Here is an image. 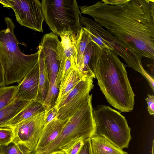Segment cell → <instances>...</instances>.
<instances>
[{"label":"cell","mask_w":154,"mask_h":154,"mask_svg":"<svg viewBox=\"0 0 154 154\" xmlns=\"http://www.w3.org/2000/svg\"><path fill=\"white\" fill-rule=\"evenodd\" d=\"M112 34L140 64L146 57L154 59V2L129 0L117 5L98 1L79 7Z\"/></svg>","instance_id":"cell-1"},{"label":"cell","mask_w":154,"mask_h":154,"mask_svg":"<svg viewBox=\"0 0 154 154\" xmlns=\"http://www.w3.org/2000/svg\"><path fill=\"white\" fill-rule=\"evenodd\" d=\"M100 57L95 73L97 84L108 103L122 112L132 111L135 95L125 65L113 51L106 48Z\"/></svg>","instance_id":"cell-2"},{"label":"cell","mask_w":154,"mask_h":154,"mask_svg":"<svg viewBox=\"0 0 154 154\" xmlns=\"http://www.w3.org/2000/svg\"><path fill=\"white\" fill-rule=\"evenodd\" d=\"M5 21L6 28L0 30V63L6 85L18 84L38 61L39 51L30 55L22 53L14 33V23L8 17Z\"/></svg>","instance_id":"cell-3"},{"label":"cell","mask_w":154,"mask_h":154,"mask_svg":"<svg viewBox=\"0 0 154 154\" xmlns=\"http://www.w3.org/2000/svg\"><path fill=\"white\" fill-rule=\"evenodd\" d=\"M90 96L69 118L58 137L46 147L34 150L30 154H51L67 149L79 139L91 138L95 134V125Z\"/></svg>","instance_id":"cell-4"},{"label":"cell","mask_w":154,"mask_h":154,"mask_svg":"<svg viewBox=\"0 0 154 154\" xmlns=\"http://www.w3.org/2000/svg\"><path fill=\"white\" fill-rule=\"evenodd\" d=\"M94 135L103 136L121 149L128 148L131 128L125 117L109 106L99 105L93 108Z\"/></svg>","instance_id":"cell-5"},{"label":"cell","mask_w":154,"mask_h":154,"mask_svg":"<svg viewBox=\"0 0 154 154\" xmlns=\"http://www.w3.org/2000/svg\"><path fill=\"white\" fill-rule=\"evenodd\" d=\"M45 20L55 34L59 36L64 29L76 35L82 26L81 14L75 0H43L41 2Z\"/></svg>","instance_id":"cell-6"},{"label":"cell","mask_w":154,"mask_h":154,"mask_svg":"<svg viewBox=\"0 0 154 154\" xmlns=\"http://www.w3.org/2000/svg\"><path fill=\"white\" fill-rule=\"evenodd\" d=\"M79 21L90 34L93 41L102 49L106 48L114 52L121 57L127 66L140 73L143 65L120 45L119 41L110 32L89 17L80 15Z\"/></svg>","instance_id":"cell-7"},{"label":"cell","mask_w":154,"mask_h":154,"mask_svg":"<svg viewBox=\"0 0 154 154\" xmlns=\"http://www.w3.org/2000/svg\"><path fill=\"white\" fill-rule=\"evenodd\" d=\"M4 7L11 8L16 20L21 25L34 31L43 32L45 20L41 2L38 0H0Z\"/></svg>","instance_id":"cell-8"},{"label":"cell","mask_w":154,"mask_h":154,"mask_svg":"<svg viewBox=\"0 0 154 154\" xmlns=\"http://www.w3.org/2000/svg\"><path fill=\"white\" fill-rule=\"evenodd\" d=\"M93 78H84L67 94L56 103L57 118L67 120L71 117L86 100L93 88Z\"/></svg>","instance_id":"cell-9"},{"label":"cell","mask_w":154,"mask_h":154,"mask_svg":"<svg viewBox=\"0 0 154 154\" xmlns=\"http://www.w3.org/2000/svg\"><path fill=\"white\" fill-rule=\"evenodd\" d=\"M45 111L23 121L13 128L12 142L24 145L32 151L39 141L45 126Z\"/></svg>","instance_id":"cell-10"},{"label":"cell","mask_w":154,"mask_h":154,"mask_svg":"<svg viewBox=\"0 0 154 154\" xmlns=\"http://www.w3.org/2000/svg\"><path fill=\"white\" fill-rule=\"evenodd\" d=\"M61 44L58 36L51 32L43 35L39 44L38 48L44 54L50 83L56 81L60 62L64 53Z\"/></svg>","instance_id":"cell-11"},{"label":"cell","mask_w":154,"mask_h":154,"mask_svg":"<svg viewBox=\"0 0 154 154\" xmlns=\"http://www.w3.org/2000/svg\"><path fill=\"white\" fill-rule=\"evenodd\" d=\"M39 67L38 60L17 85L14 98L30 101L35 100L38 86Z\"/></svg>","instance_id":"cell-12"},{"label":"cell","mask_w":154,"mask_h":154,"mask_svg":"<svg viewBox=\"0 0 154 154\" xmlns=\"http://www.w3.org/2000/svg\"><path fill=\"white\" fill-rule=\"evenodd\" d=\"M103 53V49L93 41L87 46L82 60L78 67L84 77L95 78V73L98 62Z\"/></svg>","instance_id":"cell-13"},{"label":"cell","mask_w":154,"mask_h":154,"mask_svg":"<svg viewBox=\"0 0 154 154\" xmlns=\"http://www.w3.org/2000/svg\"><path fill=\"white\" fill-rule=\"evenodd\" d=\"M67 120H62L57 118L45 126L38 143L33 150L44 148L54 140L61 132Z\"/></svg>","instance_id":"cell-14"},{"label":"cell","mask_w":154,"mask_h":154,"mask_svg":"<svg viewBox=\"0 0 154 154\" xmlns=\"http://www.w3.org/2000/svg\"><path fill=\"white\" fill-rule=\"evenodd\" d=\"M42 104L35 100L28 105L10 120L0 126V128H13L21 122L44 112Z\"/></svg>","instance_id":"cell-15"},{"label":"cell","mask_w":154,"mask_h":154,"mask_svg":"<svg viewBox=\"0 0 154 154\" xmlns=\"http://www.w3.org/2000/svg\"><path fill=\"white\" fill-rule=\"evenodd\" d=\"M39 67L38 89L35 101L43 105L49 87L48 73L43 53L38 48Z\"/></svg>","instance_id":"cell-16"},{"label":"cell","mask_w":154,"mask_h":154,"mask_svg":"<svg viewBox=\"0 0 154 154\" xmlns=\"http://www.w3.org/2000/svg\"><path fill=\"white\" fill-rule=\"evenodd\" d=\"M90 139L93 154H128L103 136L94 135Z\"/></svg>","instance_id":"cell-17"},{"label":"cell","mask_w":154,"mask_h":154,"mask_svg":"<svg viewBox=\"0 0 154 154\" xmlns=\"http://www.w3.org/2000/svg\"><path fill=\"white\" fill-rule=\"evenodd\" d=\"M84 78H85L82 75L77 66L73 67L60 85L56 103L67 94Z\"/></svg>","instance_id":"cell-18"},{"label":"cell","mask_w":154,"mask_h":154,"mask_svg":"<svg viewBox=\"0 0 154 154\" xmlns=\"http://www.w3.org/2000/svg\"><path fill=\"white\" fill-rule=\"evenodd\" d=\"M76 35L72 31L64 29L59 36L61 38V43L64 54L77 66L75 58Z\"/></svg>","instance_id":"cell-19"},{"label":"cell","mask_w":154,"mask_h":154,"mask_svg":"<svg viewBox=\"0 0 154 154\" xmlns=\"http://www.w3.org/2000/svg\"><path fill=\"white\" fill-rule=\"evenodd\" d=\"M30 101L15 99L9 104L1 109L0 126L13 118L25 108Z\"/></svg>","instance_id":"cell-20"},{"label":"cell","mask_w":154,"mask_h":154,"mask_svg":"<svg viewBox=\"0 0 154 154\" xmlns=\"http://www.w3.org/2000/svg\"><path fill=\"white\" fill-rule=\"evenodd\" d=\"M75 58L77 67L80 65L84 52L88 45L93 41L90 34L84 27L76 35Z\"/></svg>","instance_id":"cell-21"},{"label":"cell","mask_w":154,"mask_h":154,"mask_svg":"<svg viewBox=\"0 0 154 154\" xmlns=\"http://www.w3.org/2000/svg\"><path fill=\"white\" fill-rule=\"evenodd\" d=\"M17 85L3 86L0 87V110L14 99V96Z\"/></svg>","instance_id":"cell-22"},{"label":"cell","mask_w":154,"mask_h":154,"mask_svg":"<svg viewBox=\"0 0 154 154\" xmlns=\"http://www.w3.org/2000/svg\"><path fill=\"white\" fill-rule=\"evenodd\" d=\"M77 66L67 57L63 53L60 62V66L56 82L59 88L61 82L68 74L71 69L73 67Z\"/></svg>","instance_id":"cell-23"},{"label":"cell","mask_w":154,"mask_h":154,"mask_svg":"<svg viewBox=\"0 0 154 154\" xmlns=\"http://www.w3.org/2000/svg\"><path fill=\"white\" fill-rule=\"evenodd\" d=\"M59 88L56 81L53 83H50L47 95L43 105L45 110L51 108L55 105L59 93Z\"/></svg>","instance_id":"cell-24"},{"label":"cell","mask_w":154,"mask_h":154,"mask_svg":"<svg viewBox=\"0 0 154 154\" xmlns=\"http://www.w3.org/2000/svg\"><path fill=\"white\" fill-rule=\"evenodd\" d=\"M31 152L24 145L12 142L6 145H0V154H30Z\"/></svg>","instance_id":"cell-25"},{"label":"cell","mask_w":154,"mask_h":154,"mask_svg":"<svg viewBox=\"0 0 154 154\" xmlns=\"http://www.w3.org/2000/svg\"><path fill=\"white\" fill-rule=\"evenodd\" d=\"M14 135L12 128H0V145H6L12 142Z\"/></svg>","instance_id":"cell-26"},{"label":"cell","mask_w":154,"mask_h":154,"mask_svg":"<svg viewBox=\"0 0 154 154\" xmlns=\"http://www.w3.org/2000/svg\"><path fill=\"white\" fill-rule=\"evenodd\" d=\"M45 126L55 119L57 118V109L55 106L51 108L45 110Z\"/></svg>","instance_id":"cell-27"},{"label":"cell","mask_w":154,"mask_h":154,"mask_svg":"<svg viewBox=\"0 0 154 154\" xmlns=\"http://www.w3.org/2000/svg\"><path fill=\"white\" fill-rule=\"evenodd\" d=\"M84 140L79 139L70 147L64 151L66 154H78L84 144Z\"/></svg>","instance_id":"cell-28"},{"label":"cell","mask_w":154,"mask_h":154,"mask_svg":"<svg viewBox=\"0 0 154 154\" xmlns=\"http://www.w3.org/2000/svg\"><path fill=\"white\" fill-rule=\"evenodd\" d=\"M78 154H93L90 138L84 140V144Z\"/></svg>","instance_id":"cell-29"},{"label":"cell","mask_w":154,"mask_h":154,"mask_svg":"<svg viewBox=\"0 0 154 154\" xmlns=\"http://www.w3.org/2000/svg\"><path fill=\"white\" fill-rule=\"evenodd\" d=\"M145 99L147 104V110L151 115H154V96L148 94Z\"/></svg>","instance_id":"cell-30"},{"label":"cell","mask_w":154,"mask_h":154,"mask_svg":"<svg viewBox=\"0 0 154 154\" xmlns=\"http://www.w3.org/2000/svg\"><path fill=\"white\" fill-rule=\"evenodd\" d=\"M129 0H103L101 2L105 4L113 5H117L125 4Z\"/></svg>","instance_id":"cell-31"},{"label":"cell","mask_w":154,"mask_h":154,"mask_svg":"<svg viewBox=\"0 0 154 154\" xmlns=\"http://www.w3.org/2000/svg\"><path fill=\"white\" fill-rule=\"evenodd\" d=\"M142 75L147 80L152 91H154V78L150 75L145 69L143 71Z\"/></svg>","instance_id":"cell-32"},{"label":"cell","mask_w":154,"mask_h":154,"mask_svg":"<svg viewBox=\"0 0 154 154\" xmlns=\"http://www.w3.org/2000/svg\"><path fill=\"white\" fill-rule=\"evenodd\" d=\"M6 85L3 69L0 63V87Z\"/></svg>","instance_id":"cell-33"},{"label":"cell","mask_w":154,"mask_h":154,"mask_svg":"<svg viewBox=\"0 0 154 154\" xmlns=\"http://www.w3.org/2000/svg\"><path fill=\"white\" fill-rule=\"evenodd\" d=\"M51 154H66L65 152L63 150H61L52 153Z\"/></svg>","instance_id":"cell-34"},{"label":"cell","mask_w":154,"mask_h":154,"mask_svg":"<svg viewBox=\"0 0 154 154\" xmlns=\"http://www.w3.org/2000/svg\"><path fill=\"white\" fill-rule=\"evenodd\" d=\"M154 140H153L152 143V151L151 154H154Z\"/></svg>","instance_id":"cell-35"}]
</instances>
